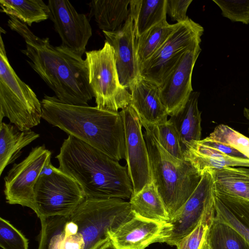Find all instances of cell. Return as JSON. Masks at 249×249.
<instances>
[{"mask_svg":"<svg viewBox=\"0 0 249 249\" xmlns=\"http://www.w3.org/2000/svg\"><path fill=\"white\" fill-rule=\"evenodd\" d=\"M199 94V92H192L183 107L169 119L177 131L183 153L192 142L201 140V112L198 108Z\"/></svg>","mask_w":249,"mask_h":249,"instance_id":"d6986e66","label":"cell"},{"mask_svg":"<svg viewBox=\"0 0 249 249\" xmlns=\"http://www.w3.org/2000/svg\"><path fill=\"white\" fill-rule=\"evenodd\" d=\"M89 82L96 107L118 112L130 105L131 95L120 82L114 51L105 40L102 48L86 52Z\"/></svg>","mask_w":249,"mask_h":249,"instance_id":"52a82bcc","label":"cell"},{"mask_svg":"<svg viewBox=\"0 0 249 249\" xmlns=\"http://www.w3.org/2000/svg\"><path fill=\"white\" fill-rule=\"evenodd\" d=\"M39 137L31 129L22 130L4 122L0 124V175L21 154V150Z\"/></svg>","mask_w":249,"mask_h":249,"instance_id":"44dd1931","label":"cell"},{"mask_svg":"<svg viewBox=\"0 0 249 249\" xmlns=\"http://www.w3.org/2000/svg\"><path fill=\"white\" fill-rule=\"evenodd\" d=\"M69 216L41 217V231L38 249H59L65 237L64 227Z\"/></svg>","mask_w":249,"mask_h":249,"instance_id":"f546056e","label":"cell"},{"mask_svg":"<svg viewBox=\"0 0 249 249\" xmlns=\"http://www.w3.org/2000/svg\"><path fill=\"white\" fill-rule=\"evenodd\" d=\"M221 10L222 16L232 22L249 24V0H213Z\"/></svg>","mask_w":249,"mask_h":249,"instance_id":"836d02e7","label":"cell"},{"mask_svg":"<svg viewBox=\"0 0 249 249\" xmlns=\"http://www.w3.org/2000/svg\"><path fill=\"white\" fill-rule=\"evenodd\" d=\"M214 195L216 218L232 227L249 243V202Z\"/></svg>","mask_w":249,"mask_h":249,"instance_id":"cb8c5ba5","label":"cell"},{"mask_svg":"<svg viewBox=\"0 0 249 249\" xmlns=\"http://www.w3.org/2000/svg\"><path fill=\"white\" fill-rule=\"evenodd\" d=\"M245 171H246V173L249 176V168H247L245 167Z\"/></svg>","mask_w":249,"mask_h":249,"instance_id":"b9f144b4","label":"cell"},{"mask_svg":"<svg viewBox=\"0 0 249 249\" xmlns=\"http://www.w3.org/2000/svg\"><path fill=\"white\" fill-rule=\"evenodd\" d=\"M133 216L129 202L124 199L86 197L69 217L78 225L85 249H96Z\"/></svg>","mask_w":249,"mask_h":249,"instance_id":"8992f818","label":"cell"},{"mask_svg":"<svg viewBox=\"0 0 249 249\" xmlns=\"http://www.w3.org/2000/svg\"><path fill=\"white\" fill-rule=\"evenodd\" d=\"M209 137L214 141L231 146L246 157L249 153V138L227 125L216 126Z\"/></svg>","mask_w":249,"mask_h":249,"instance_id":"1f68e13d","label":"cell"},{"mask_svg":"<svg viewBox=\"0 0 249 249\" xmlns=\"http://www.w3.org/2000/svg\"><path fill=\"white\" fill-rule=\"evenodd\" d=\"M85 198L76 180L55 167L51 174H41L34 188V199L39 218L69 216Z\"/></svg>","mask_w":249,"mask_h":249,"instance_id":"ba28073f","label":"cell"},{"mask_svg":"<svg viewBox=\"0 0 249 249\" xmlns=\"http://www.w3.org/2000/svg\"><path fill=\"white\" fill-rule=\"evenodd\" d=\"M130 106L142 123L156 125L166 122L168 114L161 102L159 86L141 76L131 85Z\"/></svg>","mask_w":249,"mask_h":249,"instance_id":"e0dca14e","label":"cell"},{"mask_svg":"<svg viewBox=\"0 0 249 249\" xmlns=\"http://www.w3.org/2000/svg\"><path fill=\"white\" fill-rule=\"evenodd\" d=\"M211 171L216 196L249 202V176L245 167H227Z\"/></svg>","mask_w":249,"mask_h":249,"instance_id":"ffe728a7","label":"cell"},{"mask_svg":"<svg viewBox=\"0 0 249 249\" xmlns=\"http://www.w3.org/2000/svg\"><path fill=\"white\" fill-rule=\"evenodd\" d=\"M134 215L160 222L170 220L164 204L153 181L145 185L129 201Z\"/></svg>","mask_w":249,"mask_h":249,"instance_id":"603a6c76","label":"cell"},{"mask_svg":"<svg viewBox=\"0 0 249 249\" xmlns=\"http://www.w3.org/2000/svg\"><path fill=\"white\" fill-rule=\"evenodd\" d=\"M113 47L120 82L122 86L129 89L140 76L137 56L138 37L134 22L130 13L123 26L113 32H103Z\"/></svg>","mask_w":249,"mask_h":249,"instance_id":"9a60e30c","label":"cell"},{"mask_svg":"<svg viewBox=\"0 0 249 249\" xmlns=\"http://www.w3.org/2000/svg\"><path fill=\"white\" fill-rule=\"evenodd\" d=\"M85 243L82 234L78 232L75 234L65 236L62 240L59 249H85Z\"/></svg>","mask_w":249,"mask_h":249,"instance_id":"8d00e7d4","label":"cell"},{"mask_svg":"<svg viewBox=\"0 0 249 249\" xmlns=\"http://www.w3.org/2000/svg\"><path fill=\"white\" fill-rule=\"evenodd\" d=\"M206 241L211 249H249V243L234 228L215 215Z\"/></svg>","mask_w":249,"mask_h":249,"instance_id":"83f0119b","label":"cell"},{"mask_svg":"<svg viewBox=\"0 0 249 249\" xmlns=\"http://www.w3.org/2000/svg\"><path fill=\"white\" fill-rule=\"evenodd\" d=\"M243 114L244 117L249 121V108L244 107L243 110ZM248 132L249 133V127L248 128Z\"/></svg>","mask_w":249,"mask_h":249,"instance_id":"ab89813d","label":"cell"},{"mask_svg":"<svg viewBox=\"0 0 249 249\" xmlns=\"http://www.w3.org/2000/svg\"><path fill=\"white\" fill-rule=\"evenodd\" d=\"M42 115L41 103L36 94L10 64L0 34V123L7 117L18 129H31L40 123Z\"/></svg>","mask_w":249,"mask_h":249,"instance_id":"5b68a950","label":"cell"},{"mask_svg":"<svg viewBox=\"0 0 249 249\" xmlns=\"http://www.w3.org/2000/svg\"><path fill=\"white\" fill-rule=\"evenodd\" d=\"M199 142L202 144L214 148L228 156L236 158H247L243 153L234 148L230 145L214 141L209 136L199 141Z\"/></svg>","mask_w":249,"mask_h":249,"instance_id":"d590c367","label":"cell"},{"mask_svg":"<svg viewBox=\"0 0 249 249\" xmlns=\"http://www.w3.org/2000/svg\"><path fill=\"white\" fill-rule=\"evenodd\" d=\"M0 246L3 249H28V240L8 221L0 217Z\"/></svg>","mask_w":249,"mask_h":249,"instance_id":"d6a6232c","label":"cell"},{"mask_svg":"<svg viewBox=\"0 0 249 249\" xmlns=\"http://www.w3.org/2000/svg\"><path fill=\"white\" fill-rule=\"evenodd\" d=\"M42 118L49 124L103 152L117 161L125 159V139L120 112L65 104L45 95Z\"/></svg>","mask_w":249,"mask_h":249,"instance_id":"7a4b0ae2","label":"cell"},{"mask_svg":"<svg viewBox=\"0 0 249 249\" xmlns=\"http://www.w3.org/2000/svg\"><path fill=\"white\" fill-rule=\"evenodd\" d=\"M1 12L13 16L28 27L49 18V9L42 0H0Z\"/></svg>","mask_w":249,"mask_h":249,"instance_id":"484cf974","label":"cell"},{"mask_svg":"<svg viewBox=\"0 0 249 249\" xmlns=\"http://www.w3.org/2000/svg\"><path fill=\"white\" fill-rule=\"evenodd\" d=\"M215 215L214 197V199L206 208L197 225L192 231L177 243L176 246L177 249H203Z\"/></svg>","mask_w":249,"mask_h":249,"instance_id":"f1b7e54d","label":"cell"},{"mask_svg":"<svg viewBox=\"0 0 249 249\" xmlns=\"http://www.w3.org/2000/svg\"><path fill=\"white\" fill-rule=\"evenodd\" d=\"M213 180L211 170L202 172L195 191L184 205L168 221L170 229L164 243L174 246L198 224L206 208L214 199Z\"/></svg>","mask_w":249,"mask_h":249,"instance_id":"4fadbf2b","label":"cell"},{"mask_svg":"<svg viewBox=\"0 0 249 249\" xmlns=\"http://www.w3.org/2000/svg\"><path fill=\"white\" fill-rule=\"evenodd\" d=\"M166 0H130L129 11L137 37L166 19Z\"/></svg>","mask_w":249,"mask_h":249,"instance_id":"d4e9b609","label":"cell"},{"mask_svg":"<svg viewBox=\"0 0 249 249\" xmlns=\"http://www.w3.org/2000/svg\"><path fill=\"white\" fill-rule=\"evenodd\" d=\"M7 25L23 38L25 48L20 51L55 96L65 104L88 106L93 95L85 59L62 45H52L48 37L37 36L13 16H9Z\"/></svg>","mask_w":249,"mask_h":249,"instance_id":"6da1fadb","label":"cell"},{"mask_svg":"<svg viewBox=\"0 0 249 249\" xmlns=\"http://www.w3.org/2000/svg\"><path fill=\"white\" fill-rule=\"evenodd\" d=\"M192 0H166V14L172 21L183 22L189 18L186 13Z\"/></svg>","mask_w":249,"mask_h":249,"instance_id":"e575fe53","label":"cell"},{"mask_svg":"<svg viewBox=\"0 0 249 249\" xmlns=\"http://www.w3.org/2000/svg\"><path fill=\"white\" fill-rule=\"evenodd\" d=\"M78 230L79 228L77 224L68 217V219L64 227L65 236L75 234L78 232Z\"/></svg>","mask_w":249,"mask_h":249,"instance_id":"74e56055","label":"cell"},{"mask_svg":"<svg viewBox=\"0 0 249 249\" xmlns=\"http://www.w3.org/2000/svg\"><path fill=\"white\" fill-rule=\"evenodd\" d=\"M185 160L190 161L201 173L206 170L220 169L227 167H249V159L228 156L214 148L192 142L183 153Z\"/></svg>","mask_w":249,"mask_h":249,"instance_id":"ac0fdd59","label":"cell"},{"mask_svg":"<svg viewBox=\"0 0 249 249\" xmlns=\"http://www.w3.org/2000/svg\"><path fill=\"white\" fill-rule=\"evenodd\" d=\"M179 24H170L165 19L138 37L137 56L139 67L161 47Z\"/></svg>","mask_w":249,"mask_h":249,"instance_id":"4316f807","label":"cell"},{"mask_svg":"<svg viewBox=\"0 0 249 249\" xmlns=\"http://www.w3.org/2000/svg\"><path fill=\"white\" fill-rule=\"evenodd\" d=\"M129 3L130 0H93L89 3V16L103 32H115L127 20Z\"/></svg>","mask_w":249,"mask_h":249,"instance_id":"7402d4cb","label":"cell"},{"mask_svg":"<svg viewBox=\"0 0 249 249\" xmlns=\"http://www.w3.org/2000/svg\"><path fill=\"white\" fill-rule=\"evenodd\" d=\"M152 127L159 143L167 152L176 159L185 160L178 133L169 120Z\"/></svg>","mask_w":249,"mask_h":249,"instance_id":"4dcf8cb0","label":"cell"},{"mask_svg":"<svg viewBox=\"0 0 249 249\" xmlns=\"http://www.w3.org/2000/svg\"><path fill=\"white\" fill-rule=\"evenodd\" d=\"M201 42L189 49L159 86L160 97L168 116L178 112L187 103L193 91L192 76L201 52Z\"/></svg>","mask_w":249,"mask_h":249,"instance_id":"5bb4252c","label":"cell"},{"mask_svg":"<svg viewBox=\"0 0 249 249\" xmlns=\"http://www.w3.org/2000/svg\"><path fill=\"white\" fill-rule=\"evenodd\" d=\"M203 249H211V248L209 245L208 243H207V241H206L204 244Z\"/></svg>","mask_w":249,"mask_h":249,"instance_id":"60d3db41","label":"cell"},{"mask_svg":"<svg viewBox=\"0 0 249 249\" xmlns=\"http://www.w3.org/2000/svg\"><path fill=\"white\" fill-rule=\"evenodd\" d=\"M148 149L153 181L170 219L193 194L202 177L186 160L176 159L159 143L151 125L142 123Z\"/></svg>","mask_w":249,"mask_h":249,"instance_id":"277c9868","label":"cell"},{"mask_svg":"<svg viewBox=\"0 0 249 249\" xmlns=\"http://www.w3.org/2000/svg\"><path fill=\"white\" fill-rule=\"evenodd\" d=\"M96 249H118L110 239L104 242Z\"/></svg>","mask_w":249,"mask_h":249,"instance_id":"f35d334b","label":"cell"},{"mask_svg":"<svg viewBox=\"0 0 249 249\" xmlns=\"http://www.w3.org/2000/svg\"><path fill=\"white\" fill-rule=\"evenodd\" d=\"M51 156L44 145H38L21 162L14 164L4 178L7 203L29 207L37 215L34 188L43 168L51 162Z\"/></svg>","mask_w":249,"mask_h":249,"instance_id":"30bf717a","label":"cell"},{"mask_svg":"<svg viewBox=\"0 0 249 249\" xmlns=\"http://www.w3.org/2000/svg\"><path fill=\"white\" fill-rule=\"evenodd\" d=\"M123 119L125 139V160L127 171L136 194L153 182L146 142L141 119L130 105L119 111Z\"/></svg>","mask_w":249,"mask_h":249,"instance_id":"8fae6325","label":"cell"},{"mask_svg":"<svg viewBox=\"0 0 249 249\" xmlns=\"http://www.w3.org/2000/svg\"><path fill=\"white\" fill-rule=\"evenodd\" d=\"M203 27L189 18L179 23L161 47L139 67L140 76L160 86L184 53L201 42Z\"/></svg>","mask_w":249,"mask_h":249,"instance_id":"9c48e42d","label":"cell"},{"mask_svg":"<svg viewBox=\"0 0 249 249\" xmlns=\"http://www.w3.org/2000/svg\"><path fill=\"white\" fill-rule=\"evenodd\" d=\"M47 5L49 18L61 38V45L82 57L92 35L87 16L78 13L68 0H49Z\"/></svg>","mask_w":249,"mask_h":249,"instance_id":"7c38bea8","label":"cell"},{"mask_svg":"<svg viewBox=\"0 0 249 249\" xmlns=\"http://www.w3.org/2000/svg\"><path fill=\"white\" fill-rule=\"evenodd\" d=\"M58 168L79 184L86 197L130 199L133 192L127 166L68 135L55 157Z\"/></svg>","mask_w":249,"mask_h":249,"instance_id":"3957f363","label":"cell"},{"mask_svg":"<svg viewBox=\"0 0 249 249\" xmlns=\"http://www.w3.org/2000/svg\"><path fill=\"white\" fill-rule=\"evenodd\" d=\"M170 226L160 222L134 215L110 236L118 249H145L150 244L164 243Z\"/></svg>","mask_w":249,"mask_h":249,"instance_id":"2e32d148","label":"cell"}]
</instances>
